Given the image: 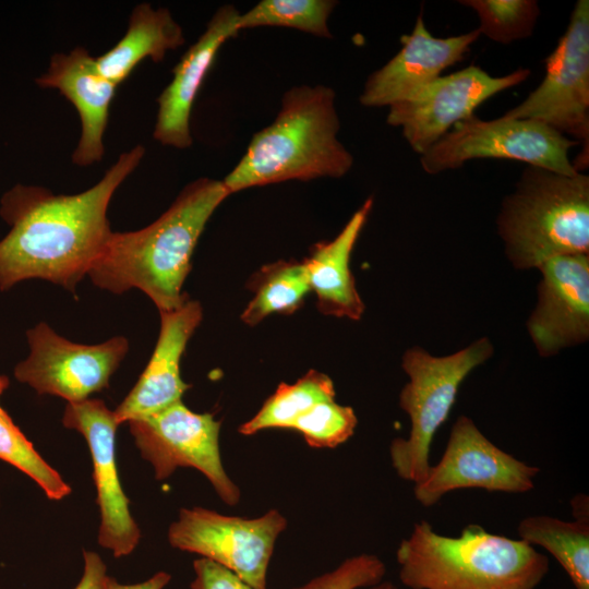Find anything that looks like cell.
Returning a JSON list of instances; mask_svg holds the SVG:
<instances>
[{
    "label": "cell",
    "mask_w": 589,
    "mask_h": 589,
    "mask_svg": "<svg viewBox=\"0 0 589 589\" xmlns=\"http://www.w3.org/2000/svg\"><path fill=\"white\" fill-rule=\"evenodd\" d=\"M144 154L141 145L122 153L99 182L79 194L23 184L7 191L0 215L11 229L0 241V289L40 278L75 292L112 233L109 202Z\"/></svg>",
    "instance_id": "cell-1"
},
{
    "label": "cell",
    "mask_w": 589,
    "mask_h": 589,
    "mask_svg": "<svg viewBox=\"0 0 589 589\" xmlns=\"http://www.w3.org/2000/svg\"><path fill=\"white\" fill-rule=\"evenodd\" d=\"M229 195L223 180H194L147 227L112 232L87 275L97 287L113 293L140 289L159 312L179 308L189 299L182 286L197 241Z\"/></svg>",
    "instance_id": "cell-2"
},
{
    "label": "cell",
    "mask_w": 589,
    "mask_h": 589,
    "mask_svg": "<svg viewBox=\"0 0 589 589\" xmlns=\"http://www.w3.org/2000/svg\"><path fill=\"white\" fill-rule=\"evenodd\" d=\"M335 92L325 85L288 89L274 121L256 132L244 155L223 179L230 194L290 180L341 178L353 165L337 139Z\"/></svg>",
    "instance_id": "cell-3"
},
{
    "label": "cell",
    "mask_w": 589,
    "mask_h": 589,
    "mask_svg": "<svg viewBox=\"0 0 589 589\" xmlns=\"http://www.w3.org/2000/svg\"><path fill=\"white\" fill-rule=\"evenodd\" d=\"M396 561L408 589H537L550 570L548 556L520 539L477 524L443 536L426 520L400 541Z\"/></svg>",
    "instance_id": "cell-4"
},
{
    "label": "cell",
    "mask_w": 589,
    "mask_h": 589,
    "mask_svg": "<svg viewBox=\"0 0 589 589\" xmlns=\"http://www.w3.org/2000/svg\"><path fill=\"white\" fill-rule=\"evenodd\" d=\"M515 268H537L566 254H589V177L528 166L496 219Z\"/></svg>",
    "instance_id": "cell-5"
},
{
    "label": "cell",
    "mask_w": 589,
    "mask_h": 589,
    "mask_svg": "<svg viewBox=\"0 0 589 589\" xmlns=\"http://www.w3.org/2000/svg\"><path fill=\"white\" fill-rule=\"evenodd\" d=\"M493 351L488 337L443 357L419 346L406 350L401 368L409 381L400 390L399 407L409 418L410 430L407 437H396L389 445L390 462L399 478L417 484L428 476L433 437L448 418L460 385Z\"/></svg>",
    "instance_id": "cell-6"
},
{
    "label": "cell",
    "mask_w": 589,
    "mask_h": 589,
    "mask_svg": "<svg viewBox=\"0 0 589 589\" xmlns=\"http://www.w3.org/2000/svg\"><path fill=\"white\" fill-rule=\"evenodd\" d=\"M579 144L549 125L530 119L476 116L458 122L420 156L429 175L460 168L476 158L517 160L562 175H575L568 152Z\"/></svg>",
    "instance_id": "cell-7"
},
{
    "label": "cell",
    "mask_w": 589,
    "mask_h": 589,
    "mask_svg": "<svg viewBox=\"0 0 589 589\" xmlns=\"http://www.w3.org/2000/svg\"><path fill=\"white\" fill-rule=\"evenodd\" d=\"M287 524L275 508L256 518L227 516L203 507L181 508L169 527L168 541L175 549L224 566L253 589H268L275 543Z\"/></svg>",
    "instance_id": "cell-8"
},
{
    "label": "cell",
    "mask_w": 589,
    "mask_h": 589,
    "mask_svg": "<svg viewBox=\"0 0 589 589\" xmlns=\"http://www.w3.org/2000/svg\"><path fill=\"white\" fill-rule=\"evenodd\" d=\"M540 85L507 119L542 122L568 139L588 146L589 139V1L578 0L568 26L545 58Z\"/></svg>",
    "instance_id": "cell-9"
},
{
    "label": "cell",
    "mask_w": 589,
    "mask_h": 589,
    "mask_svg": "<svg viewBox=\"0 0 589 589\" xmlns=\"http://www.w3.org/2000/svg\"><path fill=\"white\" fill-rule=\"evenodd\" d=\"M142 457L165 480L178 467L201 471L229 506L240 501L238 485L227 474L219 449L220 421L212 413H196L182 399L144 418L129 421Z\"/></svg>",
    "instance_id": "cell-10"
},
{
    "label": "cell",
    "mask_w": 589,
    "mask_h": 589,
    "mask_svg": "<svg viewBox=\"0 0 589 589\" xmlns=\"http://www.w3.org/2000/svg\"><path fill=\"white\" fill-rule=\"evenodd\" d=\"M540 468L530 466L492 443L467 416L453 424L445 450L428 476L414 484L418 503L431 507L447 493L464 489L510 494L534 489Z\"/></svg>",
    "instance_id": "cell-11"
},
{
    "label": "cell",
    "mask_w": 589,
    "mask_h": 589,
    "mask_svg": "<svg viewBox=\"0 0 589 589\" xmlns=\"http://www.w3.org/2000/svg\"><path fill=\"white\" fill-rule=\"evenodd\" d=\"M529 69L492 76L477 65L440 76L409 99L390 105L386 121L400 128L420 156L492 96L525 82Z\"/></svg>",
    "instance_id": "cell-12"
},
{
    "label": "cell",
    "mask_w": 589,
    "mask_h": 589,
    "mask_svg": "<svg viewBox=\"0 0 589 589\" xmlns=\"http://www.w3.org/2000/svg\"><path fill=\"white\" fill-rule=\"evenodd\" d=\"M27 340L31 352L15 366L16 380L38 394L59 396L68 402L87 399L108 387L129 349L123 336L82 345L61 337L46 323L28 329Z\"/></svg>",
    "instance_id": "cell-13"
},
{
    "label": "cell",
    "mask_w": 589,
    "mask_h": 589,
    "mask_svg": "<svg viewBox=\"0 0 589 589\" xmlns=\"http://www.w3.org/2000/svg\"><path fill=\"white\" fill-rule=\"evenodd\" d=\"M63 425L80 432L87 442L100 512L98 542L115 557L129 555L137 545L141 531L133 519L116 462L115 438L119 425L115 411L99 399L68 402Z\"/></svg>",
    "instance_id": "cell-14"
},
{
    "label": "cell",
    "mask_w": 589,
    "mask_h": 589,
    "mask_svg": "<svg viewBox=\"0 0 589 589\" xmlns=\"http://www.w3.org/2000/svg\"><path fill=\"white\" fill-rule=\"evenodd\" d=\"M541 273L538 301L527 321L541 357L589 339V254H566L537 267Z\"/></svg>",
    "instance_id": "cell-15"
},
{
    "label": "cell",
    "mask_w": 589,
    "mask_h": 589,
    "mask_svg": "<svg viewBox=\"0 0 589 589\" xmlns=\"http://www.w3.org/2000/svg\"><path fill=\"white\" fill-rule=\"evenodd\" d=\"M477 29L466 34L434 37L419 14L409 35L400 38V50L365 81L360 103L382 107L406 100L461 61L479 38Z\"/></svg>",
    "instance_id": "cell-16"
},
{
    "label": "cell",
    "mask_w": 589,
    "mask_h": 589,
    "mask_svg": "<svg viewBox=\"0 0 589 589\" xmlns=\"http://www.w3.org/2000/svg\"><path fill=\"white\" fill-rule=\"evenodd\" d=\"M240 12L230 4L220 7L204 33L184 52L172 70V80L160 93L154 139L166 146L192 145L190 118L194 100L220 47L237 36Z\"/></svg>",
    "instance_id": "cell-17"
},
{
    "label": "cell",
    "mask_w": 589,
    "mask_h": 589,
    "mask_svg": "<svg viewBox=\"0 0 589 589\" xmlns=\"http://www.w3.org/2000/svg\"><path fill=\"white\" fill-rule=\"evenodd\" d=\"M160 313V329L154 352L134 387L116 408L119 424L155 413L181 400L191 385L180 375V362L203 311L188 299L179 308Z\"/></svg>",
    "instance_id": "cell-18"
},
{
    "label": "cell",
    "mask_w": 589,
    "mask_h": 589,
    "mask_svg": "<svg viewBox=\"0 0 589 589\" xmlns=\"http://www.w3.org/2000/svg\"><path fill=\"white\" fill-rule=\"evenodd\" d=\"M40 87L57 88L76 108L81 136L72 161L89 166L104 156V133L117 84L98 70L96 58L84 47L51 57L48 70L36 79Z\"/></svg>",
    "instance_id": "cell-19"
},
{
    "label": "cell",
    "mask_w": 589,
    "mask_h": 589,
    "mask_svg": "<svg viewBox=\"0 0 589 589\" xmlns=\"http://www.w3.org/2000/svg\"><path fill=\"white\" fill-rule=\"evenodd\" d=\"M372 206L373 199L369 197L333 240L315 243L302 260L317 309L325 315L359 321L364 312L350 269V257Z\"/></svg>",
    "instance_id": "cell-20"
},
{
    "label": "cell",
    "mask_w": 589,
    "mask_h": 589,
    "mask_svg": "<svg viewBox=\"0 0 589 589\" xmlns=\"http://www.w3.org/2000/svg\"><path fill=\"white\" fill-rule=\"evenodd\" d=\"M183 44L182 27L168 9L140 3L131 13L124 36L96 58L97 68L106 79L119 85L142 60L161 61L167 51Z\"/></svg>",
    "instance_id": "cell-21"
},
{
    "label": "cell",
    "mask_w": 589,
    "mask_h": 589,
    "mask_svg": "<svg viewBox=\"0 0 589 589\" xmlns=\"http://www.w3.org/2000/svg\"><path fill=\"white\" fill-rule=\"evenodd\" d=\"M520 540L545 549L563 567L575 589H589V521L528 516L517 527Z\"/></svg>",
    "instance_id": "cell-22"
},
{
    "label": "cell",
    "mask_w": 589,
    "mask_h": 589,
    "mask_svg": "<svg viewBox=\"0 0 589 589\" xmlns=\"http://www.w3.org/2000/svg\"><path fill=\"white\" fill-rule=\"evenodd\" d=\"M254 296L241 314V321L255 326L265 317L292 314L311 291L303 261L279 260L262 266L247 284Z\"/></svg>",
    "instance_id": "cell-23"
},
{
    "label": "cell",
    "mask_w": 589,
    "mask_h": 589,
    "mask_svg": "<svg viewBox=\"0 0 589 589\" xmlns=\"http://www.w3.org/2000/svg\"><path fill=\"white\" fill-rule=\"evenodd\" d=\"M330 399H335L332 378L310 370L293 384L280 383L256 414L239 426V433L253 435L266 429L289 430L313 406Z\"/></svg>",
    "instance_id": "cell-24"
},
{
    "label": "cell",
    "mask_w": 589,
    "mask_h": 589,
    "mask_svg": "<svg viewBox=\"0 0 589 589\" xmlns=\"http://www.w3.org/2000/svg\"><path fill=\"white\" fill-rule=\"evenodd\" d=\"M336 4L333 0H262L240 13L238 29L278 26L330 38L328 17Z\"/></svg>",
    "instance_id": "cell-25"
},
{
    "label": "cell",
    "mask_w": 589,
    "mask_h": 589,
    "mask_svg": "<svg viewBox=\"0 0 589 589\" xmlns=\"http://www.w3.org/2000/svg\"><path fill=\"white\" fill-rule=\"evenodd\" d=\"M0 459L31 477L55 501L71 493L70 485L34 448L8 412L0 407Z\"/></svg>",
    "instance_id": "cell-26"
},
{
    "label": "cell",
    "mask_w": 589,
    "mask_h": 589,
    "mask_svg": "<svg viewBox=\"0 0 589 589\" xmlns=\"http://www.w3.org/2000/svg\"><path fill=\"white\" fill-rule=\"evenodd\" d=\"M459 3L476 11L481 35L504 45L531 36L540 15L534 0H464Z\"/></svg>",
    "instance_id": "cell-27"
},
{
    "label": "cell",
    "mask_w": 589,
    "mask_h": 589,
    "mask_svg": "<svg viewBox=\"0 0 589 589\" xmlns=\"http://www.w3.org/2000/svg\"><path fill=\"white\" fill-rule=\"evenodd\" d=\"M357 424L358 418L350 406L330 399L313 406L289 430L300 433L313 448H334L353 435Z\"/></svg>",
    "instance_id": "cell-28"
},
{
    "label": "cell",
    "mask_w": 589,
    "mask_h": 589,
    "mask_svg": "<svg viewBox=\"0 0 589 589\" xmlns=\"http://www.w3.org/2000/svg\"><path fill=\"white\" fill-rule=\"evenodd\" d=\"M385 574L386 565L378 556L359 554L292 589H366L383 581Z\"/></svg>",
    "instance_id": "cell-29"
},
{
    "label": "cell",
    "mask_w": 589,
    "mask_h": 589,
    "mask_svg": "<svg viewBox=\"0 0 589 589\" xmlns=\"http://www.w3.org/2000/svg\"><path fill=\"white\" fill-rule=\"evenodd\" d=\"M193 569L191 589H253L229 569L204 557L193 562Z\"/></svg>",
    "instance_id": "cell-30"
},
{
    "label": "cell",
    "mask_w": 589,
    "mask_h": 589,
    "mask_svg": "<svg viewBox=\"0 0 589 589\" xmlns=\"http://www.w3.org/2000/svg\"><path fill=\"white\" fill-rule=\"evenodd\" d=\"M84 569L82 577L74 589H106L109 576L106 564L93 551H83Z\"/></svg>",
    "instance_id": "cell-31"
},
{
    "label": "cell",
    "mask_w": 589,
    "mask_h": 589,
    "mask_svg": "<svg viewBox=\"0 0 589 589\" xmlns=\"http://www.w3.org/2000/svg\"><path fill=\"white\" fill-rule=\"evenodd\" d=\"M170 579L171 575L166 572H158L147 580L132 585H123L109 577L106 589H164Z\"/></svg>",
    "instance_id": "cell-32"
},
{
    "label": "cell",
    "mask_w": 589,
    "mask_h": 589,
    "mask_svg": "<svg viewBox=\"0 0 589 589\" xmlns=\"http://www.w3.org/2000/svg\"><path fill=\"white\" fill-rule=\"evenodd\" d=\"M570 505L575 519L589 521V506L587 495H575L570 501Z\"/></svg>",
    "instance_id": "cell-33"
},
{
    "label": "cell",
    "mask_w": 589,
    "mask_h": 589,
    "mask_svg": "<svg viewBox=\"0 0 589 589\" xmlns=\"http://www.w3.org/2000/svg\"><path fill=\"white\" fill-rule=\"evenodd\" d=\"M366 589H398L395 584L388 580H383L372 587H369Z\"/></svg>",
    "instance_id": "cell-34"
},
{
    "label": "cell",
    "mask_w": 589,
    "mask_h": 589,
    "mask_svg": "<svg viewBox=\"0 0 589 589\" xmlns=\"http://www.w3.org/2000/svg\"><path fill=\"white\" fill-rule=\"evenodd\" d=\"M9 378L4 375H0V395L8 388Z\"/></svg>",
    "instance_id": "cell-35"
}]
</instances>
